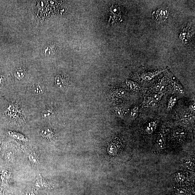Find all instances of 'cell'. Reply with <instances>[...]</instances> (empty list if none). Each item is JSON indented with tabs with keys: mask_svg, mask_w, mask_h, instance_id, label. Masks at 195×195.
<instances>
[{
	"mask_svg": "<svg viewBox=\"0 0 195 195\" xmlns=\"http://www.w3.org/2000/svg\"><path fill=\"white\" fill-rule=\"evenodd\" d=\"M172 80L173 87H174L175 91L179 92L180 94H184L185 93V91L179 81L176 80V78H175V77H173Z\"/></svg>",
	"mask_w": 195,
	"mask_h": 195,
	"instance_id": "cell-9",
	"label": "cell"
},
{
	"mask_svg": "<svg viewBox=\"0 0 195 195\" xmlns=\"http://www.w3.org/2000/svg\"><path fill=\"white\" fill-rule=\"evenodd\" d=\"M163 70H158V71L154 72H143L140 75V78L142 80L145 81V82H149L153 80Z\"/></svg>",
	"mask_w": 195,
	"mask_h": 195,
	"instance_id": "cell-2",
	"label": "cell"
},
{
	"mask_svg": "<svg viewBox=\"0 0 195 195\" xmlns=\"http://www.w3.org/2000/svg\"><path fill=\"white\" fill-rule=\"evenodd\" d=\"M13 154L11 151L6 152L5 155V159L8 162H11L13 158Z\"/></svg>",
	"mask_w": 195,
	"mask_h": 195,
	"instance_id": "cell-20",
	"label": "cell"
},
{
	"mask_svg": "<svg viewBox=\"0 0 195 195\" xmlns=\"http://www.w3.org/2000/svg\"><path fill=\"white\" fill-rule=\"evenodd\" d=\"M175 179L177 181L183 182L185 180V176L181 173H177L175 175Z\"/></svg>",
	"mask_w": 195,
	"mask_h": 195,
	"instance_id": "cell-22",
	"label": "cell"
},
{
	"mask_svg": "<svg viewBox=\"0 0 195 195\" xmlns=\"http://www.w3.org/2000/svg\"><path fill=\"white\" fill-rule=\"evenodd\" d=\"M158 147L160 149H164L166 147L165 141L164 134L162 132H160L156 140Z\"/></svg>",
	"mask_w": 195,
	"mask_h": 195,
	"instance_id": "cell-7",
	"label": "cell"
},
{
	"mask_svg": "<svg viewBox=\"0 0 195 195\" xmlns=\"http://www.w3.org/2000/svg\"><path fill=\"white\" fill-rule=\"evenodd\" d=\"M189 108L191 111L195 112V102L193 103L189 106Z\"/></svg>",
	"mask_w": 195,
	"mask_h": 195,
	"instance_id": "cell-23",
	"label": "cell"
},
{
	"mask_svg": "<svg viewBox=\"0 0 195 195\" xmlns=\"http://www.w3.org/2000/svg\"><path fill=\"white\" fill-rule=\"evenodd\" d=\"M45 88L42 83H38L34 85L33 91L34 94L36 95H40L44 93Z\"/></svg>",
	"mask_w": 195,
	"mask_h": 195,
	"instance_id": "cell-8",
	"label": "cell"
},
{
	"mask_svg": "<svg viewBox=\"0 0 195 195\" xmlns=\"http://www.w3.org/2000/svg\"><path fill=\"white\" fill-rule=\"evenodd\" d=\"M139 107L138 106H135L132 109L130 112V117L132 119H135L138 117L139 111Z\"/></svg>",
	"mask_w": 195,
	"mask_h": 195,
	"instance_id": "cell-17",
	"label": "cell"
},
{
	"mask_svg": "<svg viewBox=\"0 0 195 195\" xmlns=\"http://www.w3.org/2000/svg\"><path fill=\"white\" fill-rule=\"evenodd\" d=\"M7 82L5 75L0 72V91H3L6 89Z\"/></svg>",
	"mask_w": 195,
	"mask_h": 195,
	"instance_id": "cell-11",
	"label": "cell"
},
{
	"mask_svg": "<svg viewBox=\"0 0 195 195\" xmlns=\"http://www.w3.org/2000/svg\"><path fill=\"white\" fill-rule=\"evenodd\" d=\"M55 83L57 87L61 89L66 88L69 84V80L67 77L60 75L56 77Z\"/></svg>",
	"mask_w": 195,
	"mask_h": 195,
	"instance_id": "cell-3",
	"label": "cell"
},
{
	"mask_svg": "<svg viewBox=\"0 0 195 195\" xmlns=\"http://www.w3.org/2000/svg\"><path fill=\"white\" fill-rule=\"evenodd\" d=\"M126 85L128 89L130 91H136L140 89L138 84L133 81H128L126 82Z\"/></svg>",
	"mask_w": 195,
	"mask_h": 195,
	"instance_id": "cell-13",
	"label": "cell"
},
{
	"mask_svg": "<svg viewBox=\"0 0 195 195\" xmlns=\"http://www.w3.org/2000/svg\"><path fill=\"white\" fill-rule=\"evenodd\" d=\"M158 102L152 98L151 96L147 98L146 106L147 107H154L156 105Z\"/></svg>",
	"mask_w": 195,
	"mask_h": 195,
	"instance_id": "cell-18",
	"label": "cell"
},
{
	"mask_svg": "<svg viewBox=\"0 0 195 195\" xmlns=\"http://www.w3.org/2000/svg\"><path fill=\"white\" fill-rule=\"evenodd\" d=\"M55 111L54 108L49 106L47 107L42 112V117L44 118L51 117L55 114Z\"/></svg>",
	"mask_w": 195,
	"mask_h": 195,
	"instance_id": "cell-6",
	"label": "cell"
},
{
	"mask_svg": "<svg viewBox=\"0 0 195 195\" xmlns=\"http://www.w3.org/2000/svg\"><path fill=\"white\" fill-rule=\"evenodd\" d=\"M184 164L186 168L188 169V170H193L194 166L193 163L191 160H186L184 162Z\"/></svg>",
	"mask_w": 195,
	"mask_h": 195,
	"instance_id": "cell-19",
	"label": "cell"
},
{
	"mask_svg": "<svg viewBox=\"0 0 195 195\" xmlns=\"http://www.w3.org/2000/svg\"><path fill=\"white\" fill-rule=\"evenodd\" d=\"M177 101V98L176 96L174 95L171 96L168 100L167 110L170 111L172 110L176 104Z\"/></svg>",
	"mask_w": 195,
	"mask_h": 195,
	"instance_id": "cell-15",
	"label": "cell"
},
{
	"mask_svg": "<svg viewBox=\"0 0 195 195\" xmlns=\"http://www.w3.org/2000/svg\"><path fill=\"white\" fill-rule=\"evenodd\" d=\"M158 125L157 121H152L148 123L145 128V131L148 134H153Z\"/></svg>",
	"mask_w": 195,
	"mask_h": 195,
	"instance_id": "cell-5",
	"label": "cell"
},
{
	"mask_svg": "<svg viewBox=\"0 0 195 195\" xmlns=\"http://www.w3.org/2000/svg\"><path fill=\"white\" fill-rule=\"evenodd\" d=\"M29 159L30 161L34 164H38L39 163L40 156L38 153L33 151L29 154Z\"/></svg>",
	"mask_w": 195,
	"mask_h": 195,
	"instance_id": "cell-12",
	"label": "cell"
},
{
	"mask_svg": "<svg viewBox=\"0 0 195 195\" xmlns=\"http://www.w3.org/2000/svg\"><path fill=\"white\" fill-rule=\"evenodd\" d=\"M8 134L9 135L15 139H17L19 140L26 141L27 140V139L26 137L23 136V135L20 133L16 132L14 131L9 130L8 131Z\"/></svg>",
	"mask_w": 195,
	"mask_h": 195,
	"instance_id": "cell-10",
	"label": "cell"
},
{
	"mask_svg": "<svg viewBox=\"0 0 195 195\" xmlns=\"http://www.w3.org/2000/svg\"><path fill=\"white\" fill-rule=\"evenodd\" d=\"M25 74V70L23 67H20L17 68L15 71L14 73L15 76L19 80L24 78Z\"/></svg>",
	"mask_w": 195,
	"mask_h": 195,
	"instance_id": "cell-14",
	"label": "cell"
},
{
	"mask_svg": "<svg viewBox=\"0 0 195 195\" xmlns=\"http://www.w3.org/2000/svg\"><path fill=\"white\" fill-rule=\"evenodd\" d=\"M115 95L119 98H121L125 95V91L121 89H117L115 91Z\"/></svg>",
	"mask_w": 195,
	"mask_h": 195,
	"instance_id": "cell-21",
	"label": "cell"
},
{
	"mask_svg": "<svg viewBox=\"0 0 195 195\" xmlns=\"http://www.w3.org/2000/svg\"><path fill=\"white\" fill-rule=\"evenodd\" d=\"M40 134L43 138L49 140H51L54 138V134L52 130L50 128L45 127L43 128Z\"/></svg>",
	"mask_w": 195,
	"mask_h": 195,
	"instance_id": "cell-4",
	"label": "cell"
},
{
	"mask_svg": "<svg viewBox=\"0 0 195 195\" xmlns=\"http://www.w3.org/2000/svg\"><path fill=\"white\" fill-rule=\"evenodd\" d=\"M1 143H0V155H1Z\"/></svg>",
	"mask_w": 195,
	"mask_h": 195,
	"instance_id": "cell-24",
	"label": "cell"
},
{
	"mask_svg": "<svg viewBox=\"0 0 195 195\" xmlns=\"http://www.w3.org/2000/svg\"><path fill=\"white\" fill-rule=\"evenodd\" d=\"M168 12L166 10L159 9L153 13L154 18L158 23L163 22L168 18Z\"/></svg>",
	"mask_w": 195,
	"mask_h": 195,
	"instance_id": "cell-1",
	"label": "cell"
},
{
	"mask_svg": "<svg viewBox=\"0 0 195 195\" xmlns=\"http://www.w3.org/2000/svg\"><path fill=\"white\" fill-rule=\"evenodd\" d=\"M44 52L47 56L52 55L55 52V47L52 45H48L45 47Z\"/></svg>",
	"mask_w": 195,
	"mask_h": 195,
	"instance_id": "cell-16",
	"label": "cell"
}]
</instances>
